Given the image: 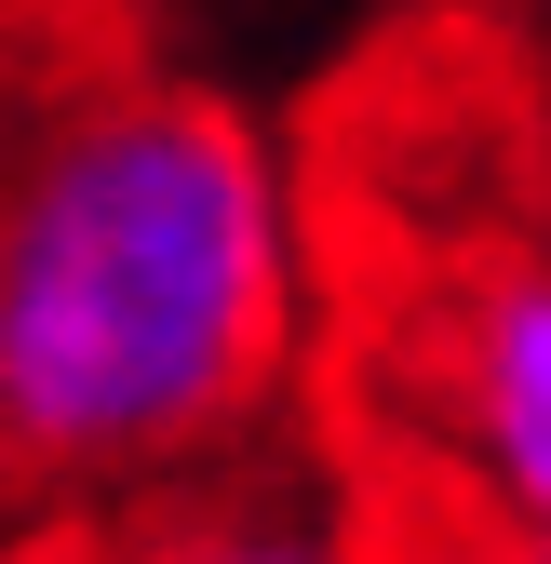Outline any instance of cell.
<instances>
[{"mask_svg": "<svg viewBox=\"0 0 551 564\" xmlns=\"http://www.w3.org/2000/svg\"><path fill=\"white\" fill-rule=\"evenodd\" d=\"M350 564H551V95L485 0L350 54L296 175Z\"/></svg>", "mask_w": 551, "mask_h": 564, "instance_id": "obj_2", "label": "cell"}, {"mask_svg": "<svg viewBox=\"0 0 551 564\" xmlns=\"http://www.w3.org/2000/svg\"><path fill=\"white\" fill-rule=\"evenodd\" d=\"M28 564H350L336 551V511L310 484H256V470H188L121 498L108 524H54Z\"/></svg>", "mask_w": 551, "mask_h": 564, "instance_id": "obj_3", "label": "cell"}, {"mask_svg": "<svg viewBox=\"0 0 551 564\" xmlns=\"http://www.w3.org/2000/svg\"><path fill=\"white\" fill-rule=\"evenodd\" d=\"M296 349V162L134 0H0V498L121 511L242 457Z\"/></svg>", "mask_w": 551, "mask_h": 564, "instance_id": "obj_1", "label": "cell"}]
</instances>
